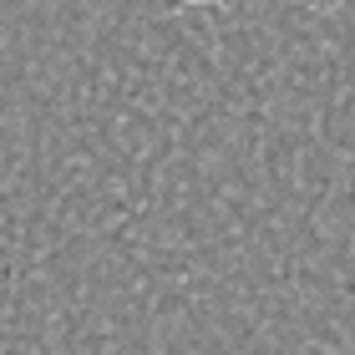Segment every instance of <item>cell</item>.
<instances>
[{
	"instance_id": "1",
	"label": "cell",
	"mask_w": 355,
	"mask_h": 355,
	"mask_svg": "<svg viewBox=\"0 0 355 355\" xmlns=\"http://www.w3.org/2000/svg\"><path fill=\"white\" fill-rule=\"evenodd\" d=\"M173 6H188V10H203V6H218V0H173Z\"/></svg>"
}]
</instances>
